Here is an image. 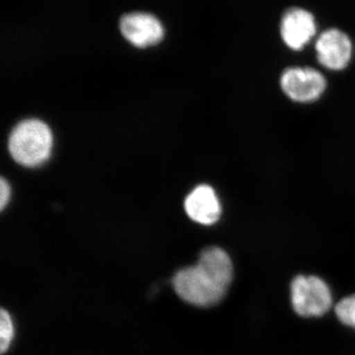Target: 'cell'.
<instances>
[{
	"instance_id": "obj_9",
	"label": "cell",
	"mask_w": 355,
	"mask_h": 355,
	"mask_svg": "<svg viewBox=\"0 0 355 355\" xmlns=\"http://www.w3.org/2000/svg\"><path fill=\"white\" fill-rule=\"evenodd\" d=\"M335 312L343 324L355 329V294L342 299L336 304Z\"/></svg>"
},
{
	"instance_id": "obj_5",
	"label": "cell",
	"mask_w": 355,
	"mask_h": 355,
	"mask_svg": "<svg viewBox=\"0 0 355 355\" xmlns=\"http://www.w3.org/2000/svg\"><path fill=\"white\" fill-rule=\"evenodd\" d=\"M120 30L123 38L137 48H148L160 43L165 30L161 21L153 14L130 12L120 20Z\"/></svg>"
},
{
	"instance_id": "obj_4",
	"label": "cell",
	"mask_w": 355,
	"mask_h": 355,
	"mask_svg": "<svg viewBox=\"0 0 355 355\" xmlns=\"http://www.w3.org/2000/svg\"><path fill=\"white\" fill-rule=\"evenodd\" d=\"M279 83L284 95L302 104L317 101L327 89L326 77L312 67H289L282 72Z\"/></svg>"
},
{
	"instance_id": "obj_7",
	"label": "cell",
	"mask_w": 355,
	"mask_h": 355,
	"mask_svg": "<svg viewBox=\"0 0 355 355\" xmlns=\"http://www.w3.org/2000/svg\"><path fill=\"white\" fill-rule=\"evenodd\" d=\"M316 34V19L310 11L300 7H292L282 16L280 36L291 50H303Z\"/></svg>"
},
{
	"instance_id": "obj_1",
	"label": "cell",
	"mask_w": 355,
	"mask_h": 355,
	"mask_svg": "<svg viewBox=\"0 0 355 355\" xmlns=\"http://www.w3.org/2000/svg\"><path fill=\"white\" fill-rule=\"evenodd\" d=\"M233 279L230 257L218 247H209L200 254L197 265L179 270L173 286L180 298L198 307L220 302Z\"/></svg>"
},
{
	"instance_id": "obj_11",
	"label": "cell",
	"mask_w": 355,
	"mask_h": 355,
	"mask_svg": "<svg viewBox=\"0 0 355 355\" xmlns=\"http://www.w3.org/2000/svg\"><path fill=\"white\" fill-rule=\"evenodd\" d=\"M9 197H10V188L6 180L2 178L0 181V209H3L6 207Z\"/></svg>"
},
{
	"instance_id": "obj_10",
	"label": "cell",
	"mask_w": 355,
	"mask_h": 355,
	"mask_svg": "<svg viewBox=\"0 0 355 355\" xmlns=\"http://www.w3.org/2000/svg\"><path fill=\"white\" fill-rule=\"evenodd\" d=\"M14 326L12 319L6 310L1 309L0 315V350L1 354L8 350L13 340Z\"/></svg>"
},
{
	"instance_id": "obj_8",
	"label": "cell",
	"mask_w": 355,
	"mask_h": 355,
	"mask_svg": "<svg viewBox=\"0 0 355 355\" xmlns=\"http://www.w3.org/2000/svg\"><path fill=\"white\" fill-rule=\"evenodd\" d=\"M184 209L193 221L212 225L221 216V205L216 191L207 184L197 187L184 200Z\"/></svg>"
},
{
	"instance_id": "obj_6",
	"label": "cell",
	"mask_w": 355,
	"mask_h": 355,
	"mask_svg": "<svg viewBox=\"0 0 355 355\" xmlns=\"http://www.w3.org/2000/svg\"><path fill=\"white\" fill-rule=\"evenodd\" d=\"M315 50L320 64L324 69L340 71L347 69L352 60V40L340 29L331 28L318 37Z\"/></svg>"
},
{
	"instance_id": "obj_2",
	"label": "cell",
	"mask_w": 355,
	"mask_h": 355,
	"mask_svg": "<svg viewBox=\"0 0 355 355\" xmlns=\"http://www.w3.org/2000/svg\"><path fill=\"white\" fill-rule=\"evenodd\" d=\"M53 135L43 121L26 120L18 123L9 137V151L16 162L27 167L43 164L50 156Z\"/></svg>"
},
{
	"instance_id": "obj_3",
	"label": "cell",
	"mask_w": 355,
	"mask_h": 355,
	"mask_svg": "<svg viewBox=\"0 0 355 355\" xmlns=\"http://www.w3.org/2000/svg\"><path fill=\"white\" fill-rule=\"evenodd\" d=\"M291 303L299 316L320 317L333 304L330 287L314 275H298L291 284Z\"/></svg>"
}]
</instances>
